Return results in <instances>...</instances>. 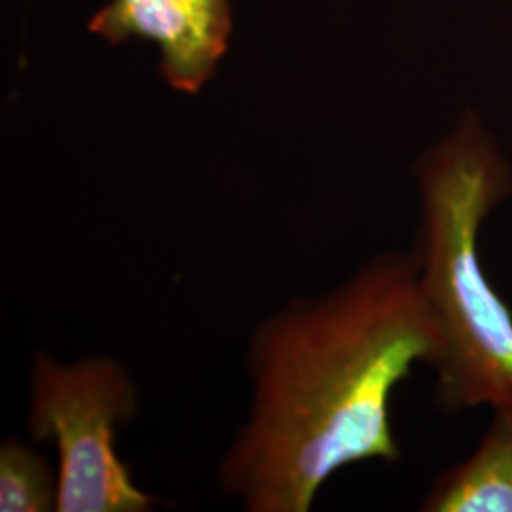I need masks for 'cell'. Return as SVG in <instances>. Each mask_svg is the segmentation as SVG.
<instances>
[{
  "mask_svg": "<svg viewBox=\"0 0 512 512\" xmlns=\"http://www.w3.org/2000/svg\"><path fill=\"white\" fill-rule=\"evenodd\" d=\"M439 349L410 253H378L270 311L249 336V410L220 454V494L247 512H310L336 473L401 461L395 391Z\"/></svg>",
  "mask_w": 512,
  "mask_h": 512,
  "instance_id": "obj_1",
  "label": "cell"
},
{
  "mask_svg": "<svg viewBox=\"0 0 512 512\" xmlns=\"http://www.w3.org/2000/svg\"><path fill=\"white\" fill-rule=\"evenodd\" d=\"M418 219L410 255L435 315V399L448 414L512 408V310L486 274L480 239L512 196V167L473 109L414 167Z\"/></svg>",
  "mask_w": 512,
  "mask_h": 512,
  "instance_id": "obj_2",
  "label": "cell"
},
{
  "mask_svg": "<svg viewBox=\"0 0 512 512\" xmlns=\"http://www.w3.org/2000/svg\"><path fill=\"white\" fill-rule=\"evenodd\" d=\"M139 414V389L109 355L63 363L37 351L29 376L27 431L52 442L57 465L55 512H152L158 499L143 490L116 450L120 429Z\"/></svg>",
  "mask_w": 512,
  "mask_h": 512,
  "instance_id": "obj_3",
  "label": "cell"
},
{
  "mask_svg": "<svg viewBox=\"0 0 512 512\" xmlns=\"http://www.w3.org/2000/svg\"><path fill=\"white\" fill-rule=\"evenodd\" d=\"M228 0H112L90 31L120 44L128 37L156 40L160 71L171 88L198 93L215 74L230 37Z\"/></svg>",
  "mask_w": 512,
  "mask_h": 512,
  "instance_id": "obj_4",
  "label": "cell"
},
{
  "mask_svg": "<svg viewBox=\"0 0 512 512\" xmlns=\"http://www.w3.org/2000/svg\"><path fill=\"white\" fill-rule=\"evenodd\" d=\"M420 511L512 512V408L492 410L475 450L435 476Z\"/></svg>",
  "mask_w": 512,
  "mask_h": 512,
  "instance_id": "obj_5",
  "label": "cell"
},
{
  "mask_svg": "<svg viewBox=\"0 0 512 512\" xmlns=\"http://www.w3.org/2000/svg\"><path fill=\"white\" fill-rule=\"evenodd\" d=\"M57 465L33 444L8 437L0 444V511H57Z\"/></svg>",
  "mask_w": 512,
  "mask_h": 512,
  "instance_id": "obj_6",
  "label": "cell"
}]
</instances>
